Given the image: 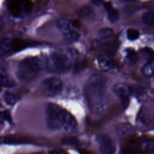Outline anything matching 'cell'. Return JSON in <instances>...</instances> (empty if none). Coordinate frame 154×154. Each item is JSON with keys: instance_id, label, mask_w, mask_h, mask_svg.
<instances>
[{"instance_id": "cell-28", "label": "cell", "mask_w": 154, "mask_h": 154, "mask_svg": "<svg viewBox=\"0 0 154 154\" xmlns=\"http://www.w3.org/2000/svg\"><path fill=\"white\" fill-rule=\"evenodd\" d=\"M135 8L136 7L135 6L133 5H129V6H127L126 7V8H125V10L126 13H131L132 11H135Z\"/></svg>"}, {"instance_id": "cell-8", "label": "cell", "mask_w": 154, "mask_h": 154, "mask_svg": "<svg viewBox=\"0 0 154 154\" xmlns=\"http://www.w3.org/2000/svg\"><path fill=\"white\" fill-rule=\"evenodd\" d=\"M96 141L102 154H114L116 146L112 140L105 135H98Z\"/></svg>"}, {"instance_id": "cell-4", "label": "cell", "mask_w": 154, "mask_h": 154, "mask_svg": "<svg viewBox=\"0 0 154 154\" xmlns=\"http://www.w3.org/2000/svg\"><path fill=\"white\" fill-rule=\"evenodd\" d=\"M41 70L40 60L36 57H28L19 64L17 75L20 81L25 82L35 79Z\"/></svg>"}, {"instance_id": "cell-24", "label": "cell", "mask_w": 154, "mask_h": 154, "mask_svg": "<svg viewBox=\"0 0 154 154\" xmlns=\"http://www.w3.org/2000/svg\"><path fill=\"white\" fill-rule=\"evenodd\" d=\"M5 120L11 122V118L10 112L8 111H0V124L3 123Z\"/></svg>"}, {"instance_id": "cell-9", "label": "cell", "mask_w": 154, "mask_h": 154, "mask_svg": "<svg viewBox=\"0 0 154 154\" xmlns=\"http://www.w3.org/2000/svg\"><path fill=\"white\" fill-rule=\"evenodd\" d=\"M113 90L115 94L121 99L123 106H127L131 94L130 87L125 83H118L114 85Z\"/></svg>"}, {"instance_id": "cell-32", "label": "cell", "mask_w": 154, "mask_h": 154, "mask_svg": "<svg viewBox=\"0 0 154 154\" xmlns=\"http://www.w3.org/2000/svg\"><path fill=\"white\" fill-rule=\"evenodd\" d=\"M81 154H91V153L88 152H87V151L82 150V151H81Z\"/></svg>"}, {"instance_id": "cell-16", "label": "cell", "mask_w": 154, "mask_h": 154, "mask_svg": "<svg viewBox=\"0 0 154 154\" xmlns=\"http://www.w3.org/2000/svg\"><path fill=\"white\" fill-rule=\"evenodd\" d=\"M78 16L83 19H89L93 16L94 11L93 10L88 6L83 7L81 8L78 11Z\"/></svg>"}, {"instance_id": "cell-15", "label": "cell", "mask_w": 154, "mask_h": 154, "mask_svg": "<svg viewBox=\"0 0 154 154\" xmlns=\"http://www.w3.org/2000/svg\"><path fill=\"white\" fill-rule=\"evenodd\" d=\"M139 150L143 151H150L154 149V140L144 138L140 140L138 144Z\"/></svg>"}, {"instance_id": "cell-5", "label": "cell", "mask_w": 154, "mask_h": 154, "mask_svg": "<svg viewBox=\"0 0 154 154\" xmlns=\"http://www.w3.org/2000/svg\"><path fill=\"white\" fill-rule=\"evenodd\" d=\"M7 7L13 16L22 17L27 16L31 11L32 2L31 0H8Z\"/></svg>"}, {"instance_id": "cell-30", "label": "cell", "mask_w": 154, "mask_h": 154, "mask_svg": "<svg viewBox=\"0 0 154 154\" xmlns=\"http://www.w3.org/2000/svg\"><path fill=\"white\" fill-rule=\"evenodd\" d=\"M51 154H66L64 152L61 150H54L51 152Z\"/></svg>"}, {"instance_id": "cell-12", "label": "cell", "mask_w": 154, "mask_h": 154, "mask_svg": "<svg viewBox=\"0 0 154 154\" xmlns=\"http://www.w3.org/2000/svg\"><path fill=\"white\" fill-rule=\"evenodd\" d=\"M0 85L4 87H11L14 85V81L10 78L6 70L0 66Z\"/></svg>"}, {"instance_id": "cell-22", "label": "cell", "mask_w": 154, "mask_h": 154, "mask_svg": "<svg viewBox=\"0 0 154 154\" xmlns=\"http://www.w3.org/2000/svg\"><path fill=\"white\" fill-rule=\"evenodd\" d=\"M127 37L128 38L129 40H135L136 39H137L139 37V32L135 29H132V28H130L128 29L127 30Z\"/></svg>"}, {"instance_id": "cell-11", "label": "cell", "mask_w": 154, "mask_h": 154, "mask_svg": "<svg viewBox=\"0 0 154 154\" xmlns=\"http://www.w3.org/2000/svg\"><path fill=\"white\" fill-rule=\"evenodd\" d=\"M116 132L120 137L125 138L134 134L135 129L129 123H122L117 126Z\"/></svg>"}, {"instance_id": "cell-17", "label": "cell", "mask_w": 154, "mask_h": 154, "mask_svg": "<svg viewBox=\"0 0 154 154\" xmlns=\"http://www.w3.org/2000/svg\"><path fill=\"white\" fill-rule=\"evenodd\" d=\"M143 22L147 25H154V11L150 10L146 12L142 17Z\"/></svg>"}, {"instance_id": "cell-34", "label": "cell", "mask_w": 154, "mask_h": 154, "mask_svg": "<svg viewBox=\"0 0 154 154\" xmlns=\"http://www.w3.org/2000/svg\"><path fill=\"white\" fill-rule=\"evenodd\" d=\"M34 154H43V153H34Z\"/></svg>"}, {"instance_id": "cell-3", "label": "cell", "mask_w": 154, "mask_h": 154, "mask_svg": "<svg viewBox=\"0 0 154 154\" xmlns=\"http://www.w3.org/2000/svg\"><path fill=\"white\" fill-rule=\"evenodd\" d=\"M72 51H68L66 53L64 51L55 52L52 53L48 58L46 63L47 70L51 73H60L67 72L70 67L73 57Z\"/></svg>"}, {"instance_id": "cell-29", "label": "cell", "mask_w": 154, "mask_h": 154, "mask_svg": "<svg viewBox=\"0 0 154 154\" xmlns=\"http://www.w3.org/2000/svg\"><path fill=\"white\" fill-rule=\"evenodd\" d=\"M92 3L96 5H100L102 2H103V0H92Z\"/></svg>"}, {"instance_id": "cell-31", "label": "cell", "mask_w": 154, "mask_h": 154, "mask_svg": "<svg viewBox=\"0 0 154 154\" xmlns=\"http://www.w3.org/2000/svg\"><path fill=\"white\" fill-rule=\"evenodd\" d=\"M3 26H4V22L2 18L0 17V31L3 28Z\"/></svg>"}, {"instance_id": "cell-21", "label": "cell", "mask_w": 154, "mask_h": 154, "mask_svg": "<svg viewBox=\"0 0 154 154\" xmlns=\"http://www.w3.org/2000/svg\"><path fill=\"white\" fill-rule=\"evenodd\" d=\"M5 143H10V144H19V143H28L27 139L19 137H14V136H10L8 137L5 140Z\"/></svg>"}, {"instance_id": "cell-2", "label": "cell", "mask_w": 154, "mask_h": 154, "mask_svg": "<svg viewBox=\"0 0 154 154\" xmlns=\"http://www.w3.org/2000/svg\"><path fill=\"white\" fill-rule=\"evenodd\" d=\"M46 120L48 126L51 129H62L66 132H72L76 128V122L73 116L54 103L47 106Z\"/></svg>"}, {"instance_id": "cell-27", "label": "cell", "mask_w": 154, "mask_h": 154, "mask_svg": "<svg viewBox=\"0 0 154 154\" xmlns=\"http://www.w3.org/2000/svg\"><path fill=\"white\" fill-rule=\"evenodd\" d=\"M138 150L132 148H125L122 150V154H137Z\"/></svg>"}, {"instance_id": "cell-13", "label": "cell", "mask_w": 154, "mask_h": 154, "mask_svg": "<svg viewBox=\"0 0 154 154\" xmlns=\"http://www.w3.org/2000/svg\"><path fill=\"white\" fill-rule=\"evenodd\" d=\"M104 8L107 13V16L109 20L111 23L116 22L119 19V13L117 10L114 9L109 2H106L104 4Z\"/></svg>"}, {"instance_id": "cell-20", "label": "cell", "mask_w": 154, "mask_h": 154, "mask_svg": "<svg viewBox=\"0 0 154 154\" xmlns=\"http://www.w3.org/2000/svg\"><path fill=\"white\" fill-rule=\"evenodd\" d=\"M126 61L130 64H134L137 61L138 55L137 52L132 49H129L126 51Z\"/></svg>"}, {"instance_id": "cell-14", "label": "cell", "mask_w": 154, "mask_h": 154, "mask_svg": "<svg viewBox=\"0 0 154 154\" xmlns=\"http://www.w3.org/2000/svg\"><path fill=\"white\" fill-rule=\"evenodd\" d=\"M12 48V40L9 38L4 37L0 39V56L7 54Z\"/></svg>"}, {"instance_id": "cell-18", "label": "cell", "mask_w": 154, "mask_h": 154, "mask_svg": "<svg viewBox=\"0 0 154 154\" xmlns=\"http://www.w3.org/2000/svg\"><path fill=\"white\" fill-rule=\"evenodd\" d=\"M19 99V96L16 94L11 93H7L4 96V100L5 102L10 105L15 104Z\"/></svg>"}, {"instance_id": "cell-26", "label": "cell", "mask_w": 154, "mask_h": 154, "mask_svg": "<svg viewBox=\"0 0 154 154\" xmlns=\"http://www.w3.org/2000/svg\"><path fill=\"white\" fill-rule=\"evenodd\" d=\"M143 52L147 55L149 59V62L154 61V51L153 49H152L151 48L146 47L144 48Z\"/></svg>"}, {"instance_id": "cell-19", "label": "cell", "mask_w": 154, "mask_h": 154, "mask_svg": "<svg viewBox=\"0 0 154 154\" xmlns=\"http://www.w3.org/2000/svg\"><path fill=\"white\" fill-rule=\"evenodd\" d=\"M143 72L144 75L147 77L154 75V61L148 62L143 67Z\"/></svg>"}, {"instance_id": "cell-25", "label": "cell", "mask_w": 154, "mask_h": 154, "mask_svg": "<svg viewBox=\"0 0 154 154\" xmlns=\"http://www.w3.org/2000/svg\"><path fill=\"white\" fill-rule=\"evenodd\" d=\"M114 33V31L111 28H102L99 31V34L101 37H109Z\"/></svg>"}, {"instance_id": "cell-1", "label": "cell", "mask_w": 154, "mask_h": 154, "mask_svg": "<svg viewBox=\"0 0 154 154\" xmlns=\"http://www.w3.org/2000/svg\"><path fill=\"white\" fill-rule=\"evenodd\" d=\"M105 83L106 79L103 76L94 74L88 79L85 85L84 92L88 106L95 113L101 112L106 107Z\"/></svg>"}, {"instance_id": "cell-7", "label": "cell", "mask_w": 154, "mask_h": 154, "mask_svg": "<svg viewBox=\"0 0 154 154\" xmlns=\"http://www.w3.org/2000/svg\"><path fill=\"white\" fill-rule=\"evenodd\" d=\"M42 88L49 95L54 96L59 94L63 88V82L57 77H49L43 81Z\"/></svg>"}, {"instance_id": "cell-23", "label": "cell", "mask_w": 154, "mask_h": 154, "mask_svg": "<svg viewBox=\"0 0 154 154\" xmlns=\"http://www.w3.org/2000/svg\"><path fill=\"white\" fill-rule=\"evenodd\" d=\"M61 143L64 145H69V146H75L78 143L77 138L73 137H64L62 139Z\"/></svg>"}, {"instance_id": "cell-6", "label": "cell", "mask_w": 154, "mask_h": 154, "mask_svg": "<svg viewBox=\"0 0 154 154\" xmlns=\"http://www.w3.org/2000/svg\"><path fill=\"white\" fill-rule=\"evenodd\" d=\"M57 26L65 39L68 41H76L79 37V34L75 25L66 19H60L57 22Z\"/></svg>"}, {"instance_id": "cell-10", "label": "cell", "mask_w": 154, "mask_h": 154, "mask_svg": "<svg viewBox=\"0 0 154 154\" xmlns=\"http://www.w3.org/2000/svg\"><path fill=\"white\" fill-rule=\"evenodd\" d=\"M99 67L105 70H114L117 69V63L108 55H101L97 58Z\"/></svg>"}, {"instance_id": "cell-33", "label": "cell", "mask_w": 154, "mask_h": 154, "mask_svg": "<svg viewBox=\"0 0 154 154\" xmlns=\"http://www.w3.org/2000/svg\"><path fill=\"white\" fill-rule=\"evenodd\" d=\"M122 1H124V2H132L134 0H122Z\"/></svg>"}]
</instances>
